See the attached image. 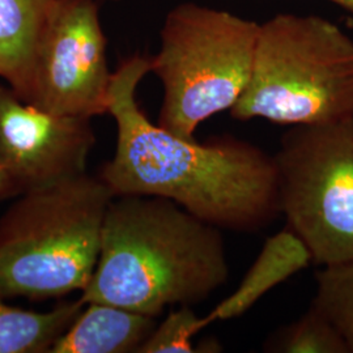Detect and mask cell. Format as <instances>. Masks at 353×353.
I'll list each match as a JSON object with an SVG mask.
<instances>
[{
  "label": "cell",
  "instance_id": "cell-17",
  "mask_svg": "<svg viewBox=\"0 0 353 353\" xmlns=\"http://www.w3.org/2000/svg\"><path fill=\"white\" fill-rule=\"evenodd\" d=\"M328 1H332L341 6V8H344L345 11L353 13V0H328Z\"/></svg>",
  "mask_w": 353,
  "mask_h": 353
},
{
  "label": "cell",
  "instance_id": "cell-9",
  "mask_svg": "<svg viewBox=\"0 0 353 353\" xmlns=\"http://www.w3.org/2000/svg\"><path fill=\"white\" fill-rule=\"evenodd\" d=\"M154 327L153 316L109 303H85L49 353H138Z\"/></svg>",
  "mask_w": 353,
  "mask_h": 353
},
{
  "label": "cell",
  "instance_id": "cell-1",
  "mask_svg": "<svg viewBox=\"0 0 353 353\" xmlns=\"http://www.w3.org/2000/svg\"><path fill=\"white\" fill-rule=\"evenodd\" d=\"M150 72L151 58L137 54L112 76L117 145L99 176L114 196L165 198L223 230L252 233L272 223L281 214L274 156L233 137L199 143L154 125L137 100Z\"/></svg>",
  "mask_w": 353,
  "mask_h": 353
},
{
  "label": "cell",
  "instance_id": "cell-14",
  "mask_svg": "<svg viewBox=\"0 0 353 353\" xmlns=\"http://www.w3.org/2000/svg\"><path fill=\"white\" fill-rule=\"evenodd\" d=\"M267 352L350 353L339 332L314 306L300 319L280 328L265 345Z\"/></svg>",
  "mask_w": 353,
  "mask_h": 353
},
{
  "label": "cell",
  "instance_id": "cell-3",
  "mask_svg": "<svg viewBox=\"0 0 353 353\" xmlns=\"http://www.w3.org/2000/svg\"><path fill=\"white\" fill-rule=\"evenodd\" d=\"M114 195L89 174L29 190L0 217V299L83 292L94 274Z\"/></svg>",
  "mask_w": 353,
  "mask_h": 353
},
{
  "label": "cell",
  "instance_id": "cell-15",
  "mask_svg": "<svg viewBox=\"0 0 353 353\" xmlns=\"http://www.w3.org/2000/svg\"><path fill=\"white\" fill-rule=\"evenodd\" d=\"M210 326L205 316H196L189 305H182L169 313L160 325H156L138 353L196 352L192 338Z\"/></svg>",
  "mask_w": 353,
  "mask_h": 353
},
{
  "label": "cell",
  "instance_id": "cell-6",
  "mask_svg": "<svg viewBox=\"0 0 353 353\" xmlns=\"http://www.w3.org/2000/svg\"><path fill=\"white\" fill-rule=\"evenodd\" d=\"M274 160L280 211L313 262L353 261V114L290 126Z\"/></svg>",
  "mask_w": 353,
  "mask_h": 353
},
{
  "label": "cell",
  "instance_id": "cell-5",
  "mask_svg": "<svg viewBox=\"0 0 353 353\" xmlns=\"http://www.w3.org/2000/svg\"><path fill=\"white\" fill-rule=\"evenodd\" d=\"M259 26L232 13L182 3L166 14L151 72L164 87L159 125L195 139L198 126L230 110L249 84Z\"/></svg>",
  "mask_w": 353,
  "mask_h": 353
},
{
  "label": "cell",
  "instance_id": "cell-12",
  "mask_svg": "<svg viewBox=\"0 0 353 353\" xmlns=\"http://www.w3.org/2000/svg\"><path fill=\"white\" fill-rule=\"evenodd\" d=\"M80 297L49 312L13 307L0 299V353H45L83 310Z\"/></svg>",
  "mask_w": 353,
  "mask_h": 353
},
{
  "label": "cell",
  "instance_id": "cell-7",
  "mask_svg": "<svg viewBox=\"0 0 353 353\" xmlns=\"http://www.w3.org/2000/svg\"><path fill=\"white\" fill-rule=\"evenodd\" d=\"M106 45L94 0H52L38 36L26 102L90 119L108 113L113 74Z\"/></svg>",
  "mask_w": 353,
  "mask_h": 353
},
{
  "label": "cell",
  "instance_id": "cell-16",
  "mask_svg": "<svg viewBox=\"0 0 353 353\" xmlns=\"http://www.w3.org/2000/svg\"><path fill=\"white\" fill-rule=\"evenodd\" d=\"M20 195V190L13 182L12 176L6 170V168L0 163V201Z\"/></svg>",
  "mask_w": 353,
  "mask_h": 353
},
{
  "label": "cell",
  "instance_id": "cell-2",
  "mask_svg": "<svg viewBox=\"0 0 353 353\" xmlns=\"http://www.w3.org/2000/svg\"><path fill=\"white\" fill-rule=\"evenodd\" d=\"M229 278L223 229L165 198L114 196L101 250L83 303L161 316L168 306L202 303Z\"/></svg>",
  "mask_w": 353,
  "mask_h": 353
},
{
  "label": "cell",
  "instance_id": "cell-13",
  "mask_svg": "<svg viewBox=\"0 0 353 353\" xmlns=\"http://www.w3.org/2000/svg\"><path fill=\"white\" fill-rule=\"evenodd\" d=\"M316 283L312 306L327 318L353 353V261L323 265Z\"/></svg>",
  "mask_w": 353,
  "mask_h": 353
},
{
  "label": "cell",
  "instance_id": "cell-11",
  "mask_svg": "<svg viewBox=\"0 0 353 353\" xmlns=\"http://www.w3.org/2000/svg\"><path fill=\"white\" fill-rule=\"evenodd\" d=\"M52 0H0V77L26 101L38 36Z\"/></svg>",
  "mask_w": 353,
  "mask_h": 353
},
{
  "label": "cell",
  "instance_id": "cell-8",
  "mask_svg": "<svg viewBox=\"0 0 353 353\" xmlns=\"http://www.w3.org/2000/svg\"><path fill=\"white\" fill-rule=\"evenodd\" d=\"M90 118L43 110L0 87V163L20 195L87 173Z\"/></svg>",
  "mask_w": 353,
  "mask_h": 353
},
{
  "label": "cell",
  "instance_id": "cell-18",
  "mask_svg": "<svg viewBox=\"0 0 353 353\" xmlns=\"http://www.w3.org/2000/svg\"><path fill=\"white\" fill-rule=\"evenodd\" d=\"M110 1H119V0H110Z\"/></svg>",
  "mask_w": 353,
  "mask_h": 353
},
{
  "label": "cell",
  "instance_id": "cell-10",
  "mask_svg": "<svg viewBox=\"0 0 353 353\" xmlns=\"http://www.w3.org/2000/svg\"><path fill=\"white\" fill-rule=\"evenodd\" d=\"M313 262L307 246L290 228L265 241L240 285L214 307L205 319L210 325L243 316L267 292L296 275Z\"/></svg>",
  "mask_w": 353,
  "mask_h": 353
},
{
  "label": "cell",
  "instance_id": "cell-4",
  "mask_svg": "<svg viewBox=\"0 0 353 353\" xmlns=\"http://www.w3.org/2000/svg\"><path fill=\"white\" fill-rule=\"evenodd\" d=\"M239 121L325 123L353 114V39L319 16L280 13L259 26Z\"/></svg>",
  "mask_w": 353,
  "mask_h": 353
}]
</instances>
